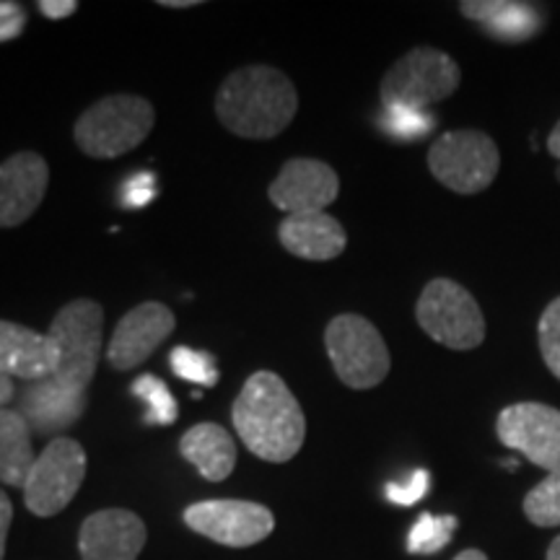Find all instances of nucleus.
<instances>
[{"mask_svg":"<svg viewBox=\"0 0 560 560\" xmlns=\"http://www.w3.org/2000/svg\"><path fill=\"white\" fill-rule=\"evenodd\" d=\"M231 418L242 444L265 462H289L304 446V410L289 384L272 371H257L249 376L236 397Z\"/></svg>","mask_w":560,"mask_h":560,"instance_id":"f257e3e1","label":"nucleus"},{"mask_svg":"<svg viewBox=\"0 0 560 560\" xmlns=\"http://www.w3.org/2000/svg\"><path fill=\"white\" fill-rule=\"evenodd\" d=\"M299 94L280 70L249 66L234 70L215 96V115L223 128L242 138H276L293 122Z\"/></svg>","mask_w":560,"mask_h":560,"instance_id":"f03ea898","label":"nucleus"},{"mask_svg":"<svg viewBox=\"0 0 560 560\" xmlns=\"http://www.w3.org/2000/svg\"><path fill=\"white\" fill-rule=\"evenodd\" d=\"M156 122L153 104L143 96L112 94L89 107L75 122L79 149L91 159H117L138 149Z\"/></svg>","mask_w":560,"mask_h":560,"instance_id":"7ed1b4c3","label":"nucleus"},{"mask_svg":"<svg viewBox=\"0 0 560 560\" xmlns=\"http://www.w3.org/2000/svg\"><path fill=\"white\" fill-rule=\"evenodd\" d=\"M104 312L96 301L75 299L55 314L50 340L58 348V369L52 380L73 392H86L94 380L102 350Z\"/></svg>","mask_w":560,"mask_h":560,"instance_id":"20e7f679","label":"nucleus"},{"mask_svg":"<svg viewBox=\"0 0 560 560\" xmlns=\"http://www.w3.org/2000/svg\"><path fill=\"white\" fill-rule=\"evenodd\" d=\"M459 66L436 47H416L392 66L382 79L384 107L425 112L436 102L450 100L459 89Z\"/></svg>","mask_w":560,"mask_h":560,"instance_id":"39448f33","label":"nucleus"},{"mask_svg":"<svg viewBox=\"0 0 560 560\" xmlns=\"http://www.w3.org/2000/svg\"><path fill=\"white\" fill-rule=\"evenodd\" d=\"M335 374L350 389H374L387 380L392 359L382 332L361 314H340L325 330Z\"/></svg>","mask_w":560,"mask_h":560,"instance_id":"423d86ee","label":"nucleus"},{"mask_svg":"<svg viewBox=\"0 0 560 560\" xmlns=\"http://www.w3.org/2000/svg\"><path fill=\"white\" fill-rule=\"evenodd\" d=\"M420 330L452 350H472L486 340V317L465 285L450 278H433L416 306Z\"/></svg>","mask_w":560,"mask_h":560,"instance_id":"0eeeda50","label":"nucleus"},{"mask_svg":"<svg viewBox=\"0 0 560 560\" xmlns=\"http://www.w3.org/2000/svg\"><path fill=\"white\" fill-rule=\"evenodd\" d=\"M501 153L493 138L480 130H452L433 140L429 170L441 185L457 195H475L493 185Z\"/></svg>","mask_w":560,"mask_h":560,"instance_id":"6e6552de","label":"nucleus"},{"mask_svg":"<svg viewBox=\"0 0 560 560\" xmlns=\"http://www.w3.org/2000/svg\"><path fill=\"white\" fill-rule=\"evenodd\" d=\"M86 478V452L79 441L58 436L42 450L24 486V503L32 514L55 516L79 493Z\"/></svg>","mask_w":560,"mask_h":560,"instance_id":"1a4fd4ad","label":"nucleus"},{"mask_svg":"<svg viewBox=\"0 0 560 560\" xmlns=\"http://www.w3.org/2000/svg\"><path fill=\"white\" fill-rule=\"evenodd\" d=\"M501 444L520 452L532 465L560 472V410L545 402H514L499 412Z\"/></svg>","mask_w":560,"mask_h":560,"instance_id":"9d476101","label":"nucleus"},{"mask_svg":"<svg viewBox=\"0 0 560 560\" xmlns=\"http://www.w3.org/2000/svg\"><path fill=\"white\" fill-rule=\"evenodd\" d=\"M185 524L226 548H249L270 537L276 516L252 501H200L185 511Z\"/></svg>","mask_w":560,"mask_h":560,"instance_id":"9b49d317","label":"nucleus"},{"mask_svg":"<svg viewBox=\"0 0 560 560\" xmlns=\"http://www.w3.org/2000/svg\"><path fill=\"white\" fill-rule=\"evenodd\" d=\"M340 179L330 164L317 159H291L270 185V202L289 215L325 213L338 200Z\"/></svg>","mask_w":560,"mask_h":560,"instance_id":"f8f14e48","label":"nucleus"},{"mask_svg":"<svg viewBox=\"0 0 560 560\" xmlns=\"http://www.w3.org/2000/svg\"><path fill=\"white\" fill-rule=\"evenodd\" d=\"M174 327H177V317L170 306L159 304V301H145L130 310L117 322V330L107 348L112 369L130 371L149 361L153 350L174 332Z\"/></svg>","mask_w":560,"mask_h":560,"instance_id":"ddd939ff","label":"nucleus"},{"mask_svg":"<svg viewBox=\"0 0 560 560\" xmlns=\"http://www.w3.org/2000/svg\"><path fill=\"white\" fill-rule=\"evenodd\" d=\"M50 182V166L34 151L13 153L0 164V229L32 219Z\"/></svg>","mask_w":560,"mask_h":560,"instance_id":"4468645a","label":"nucleus"},{"mask_svg":"<svg viewBox=\"0 0 560 560\" xmlns=\"http://www.w3.org/2000/svg\"><path fill=\"white\" fill-rule=\"evenodd\" d=\"M145 545V524L128 509H104L81 524L83 560H138Z\"/></svg>","mask_w":560,"mask_h":560,"instance_id":"2eb2a0df","label":"nucleus"},{"mask_svg":"<svg viewBox=\"0 0 560 560\" xmlns=\"http://www.w3.org/2000/svg\"><path fill=\"white\" fill-rule=\"evenodd\" d=\"M86 410V392H73L52 380L26 384L21 392L19 412L39 436H52L70 429Z\"/></svg>","mask_w":560,"mask_h":560,"instance_id":"dca6fc26","label":"nucleus"},{"mask_svg":"<svg viewBox=\"0 0 560 560\" xmlns=\"http://www.w3.org/2000/svg\"><path fill=\"white\" fill-rule=\"evenodd\" d=\"M0 369L26 382L50 380L58 369V348L50 335H42L16 322L0 319Z\"/></svg>","mask_w":560,"mask_h":560,"instance_id":"f3484780","label":"nucleus"},{"mask_svg":"<svg viewBox=\"0 0 560 560\" xmlns=\"http://www.w3.org/2000/svg\"><path fill=\"white\" fill-rule=\"evenodd\" d=\"M280 244L291 252V255L301 257V260L312 262H327L340 257L346 252L348 234L340 226L338 219L330 213H299L285 215L278 229Z\"/></svg>","mask_w":560,"mask_h":560,"instance_id":"a211bd4d","label":"nucleus"},{"mask_svg":"<svg viewBox=\"0 0 560 560\" xmlns=\"http://www.w3.org/2000/svg\"><path fill=\"white\" fill-rule=\"evenodd\" d=\"M462 16L475 21L490 37L503 42H527L540 32L542 16L532 3L514 0H465L459 3Z\"/></svg>","mask_w":560,"mask_h":560,"instance_id":"6ab92c4d","label":"nucleus"},{"mask_svg":"<svg viewBox=\"0 0 560 560\" xmlns=\"http://www.w3.org/2000/svg\"><path fill=\"white\" fill-rule=\"evenodd\" d=\"M179 452L210 482L226 480L236 465V444L219 423H198L179 441Z\"/></svg>","mask_w":560,"mask_h":560,"instance_id":"aec40b11","label":"nucleus"},{"mask_svg":"<svg viewBox=\"0 0 560 560\" xmlns=\"http://www.w3.org/2000/svg\"><path fill=\"white\" fill-rule=\"evenodd\" d=\"M34 462L32 429L19 410H0V482L24 490Z\"/></svg>","mask_w":560,"mask_h":560,"instance_id":"412c9836","label":"nucleus"},{"mask_svg":"<svg viewBox=\"0 0 560 560\" xmlns=\"http://www.w3.org/2000/svg\"><path fill=\"white\" fill-rule=\"evenodd\" d=\"M132 395L145 402L143 423L149 425H172L179 418V408L174 395L159 376L143 374L132 382Z\"/></svg>","mask_w":560,"mask_h":560,"instance_id":"4be33fe9","label":"nucleus"},{"mask_svg":"<svg viewBox=\"0 0 560 560\" xmlns=\"http://www.w3.org/2000/svg\"><path fill=\"white\" fill-rule=\"evenodd\" d=\"M457 524V516L452 514H420L408 535V550L416 552V556H433V552L444 550L452 542Z\"/></svg>","mask_w":560,"mask_h":560,"instance_id":"5701e85b","label":"nucleus"},{"mask_svg":"<svg viewBox=\"0 0 560 560\" xmlns=\"http://www.w3.org/2000/svg\"><path fill=\"white\" fill-rule=\"evenodd\" d=\"M524 516L535 527H560V472H550L524 495Z\"/></svg>","mask_w":560,"mask_h":560,"instance_id":"b1692460","label":"nucleus"},{"mask_svg":"<svg viewBox=\"0 0 560 560\" xmlns=\"http://www.w3.org/2000/svg\"><path fill=\"white\" fill-rule=\"evenodd\" d=\"M170 363L174 374L185 382L202 384V387H213V384L219 382V366H215V359L206 353V350L179 346L172 350Z\"/></svg>","mask_w":560,"mask_h":560,"instance_id":"393cba45","label":"nucleus"},{"mask_svg":"<svg viewBox=\"0 0 560 560\" xmlns=\"http://www.w3.org/2000/svg\"><path fill=\"white\" fill-rule=\"evenodd\" d=\"M382 125L392 138L420 140L433 130V125H436V117H431L429 112H420V109L384 107Z\"/></svg>","mask_w":560,"mask_h":560,"instance_id":"a878e982","label":"nucleus"},{"mask_svg":"<svg viewBox=\"0 0 560 560\" xmlns=\"http://www.w3.org/2000/svg\"><path fill=\"white\" fill-rule=\"evenodd\" d=\"M537 340H540L545 366L560 382V296L545 306L540 325H537Z\"/></svg>","mask_w":560,"mask_h":560,"instance_id":"bb28decb","label":"nucleus"},{"mask_svg":"<svg viewBox=\"0 0 560 560\" xmlns=\"http://www.w3.org/2000/svg\"><path fill=\"white\" fill-rule=\"evenodd\" d=\"M156 192H159V185H156V177H153V174H149V172L132 174V177L125 179L120 187V206L138 210V208L149 206V202L156 198Z\"/></svg>","mask_w":560,"mask_h":560,"instance_id":"cd10ccee","label":"nucleus"},{"mask_svg":"<svg viewBox=\"0 0 560 560\" xmlns=\"http://www.w3.org/2000/svg\"><path fill=\"white\" fill-rule=\"evenodd\" d=\"M431 488V475L425 470H416L408 480L402 482H389L387 486V499L397 506H412L429 493Z\"/></svg>","mask_w":560,"mask_h":560,"instance_id":"c85d7f7f","label":"nucleus"},{"mask_svg":"<svg viewBox=\"0 0 560 560\" xmlns=\"http://www.w3.org/2000/svg\"><path fill=\"white\" fill-rule=\"evenodd\" d=\"M26 26V11L11 0H0V42L16 39Z\"/></svg>","mask_w":560,"mask_h":560,"instance_id":"c756f323","label":"nucleus"},{"mask_svg":"<svg viewBox=\"0 0 560 560\" xmlns=\"http://www.w3.org/2000/svg\"><path fill=\"white\" fill-rule=\"evenodd\" d=\"M37 9L47 19H68L70 13H75V9H79V3L75 0H39Z\"/></svg>","mask_w":560,"mask_h":560,"instance_id":"7c9ffc66","label":"nucleus"},{"mask_svg":"<svg viewBox=\"0 0 560 560\" xmlns=\"http://www.w3.org/2000/svg\"><path fill=\"white\" fill-rule=\"evenodd\" d=\"M11 522H13V503L9 495L0 490V560L5 556V540H9Z\"/></svg>","mask_w":560,"mask_h":560,"instance_id":"2f4dec72","label":"nucleus"},{"mask_svg":"<svg viewBox=\"0 0 560 560\" xmlns=\"http://www.w3.org/2000/svg\"><path fill=\"white\" fill-rule=\"evenodd\" d=\"M13 400V380L0 369V410L5 408Z\"/></svg>","mask_w":560,"mask_h":560,"instance_id":"473e14b6","label":"nucleus"},{"mask_svg":"<svg viewBox=\"0 0 560 560\" xmlns=\"http://www.w3.org/2000/svg\"><path fill=\"white\" fill-rule=\"evenodd\" d=\"M548 151L560 161V120H558L556 128H552L550 138H548Z\"/></svg>","mask_w":560,"mask_h":560,"instance_id":"72a5a7b5","label":"nucleus"},{"mask_svg":"<svg viewBox=\"0 0 560 560\" xmlns=\"http://www.w3.org/2000/svg\"><path fill=\"white\" fill-rule=\"evenodd\" d=\"M454 560H488V556L482 550H475V548H470V550H462L457 558Z\"/></svg>","mask_w":560,"mask_h":560,"instance_id":"f704fd0d","label":"nucleus"},{"mask_svg":"<svg viewBox=\"0 0 560 560\" xmlns=\"http://www.w3.org/2000/svg\"><path fill=\"white\" fill-rule=\"evenodd\" d=\"M161 5H166V9H192V5H198V0H164Z\"/></svg>","mask_w":560,"mask_h":560,"instance_id":"c9c22d12","label":"nucleus"},{"mask_svg":"<svg viewBox=\"0 0 560 560\" xmlns=\"http://www.w3.org/2000/svg\"><path fill=\"white\" fill-rule=\"evenodd\" d=\"M548 560H560V535L556 537V540L550 542V548H548Z\"/></svg>","mask_w":560,"mask_h":560,"instance_id":"e433bc0d","label":"nucleus"}]
</instances>
